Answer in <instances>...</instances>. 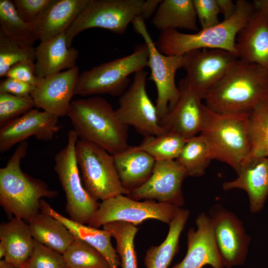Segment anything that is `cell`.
Returning a JSON list of instances; mask_svg holds the SVG:
<instances>
[{
  "instance_id": "6da1fadb",
  "label": "cell",
  "mask_w": 268,
  "mask_h": 268,
  "mask_svg": "<svg viewBox=\"0 0 268 268\" xmlns=\"http://www.w3.org/2000/svg\"><path fill=\"white\" fill-rule=\"evenodd\" d=\"M268 99V69L238 59L203 97L220 114H248Z\"/></svg>"
},
{
  "instance_id": "7a4b0ae2",
  "label": "cell",
  "mask_w": 268,
  "mask_h": 268,
  "mask_svg": "<svg viewBox=\"0 0 268 268\" xmlns=\"http://www.w3.org/2000/svg\"><path fill=\"white\" fill-rule=\"evenodd\" d=\"M28 147L26 141L19 143L5 166L0 169V205L7 214L27 223L41 212V200L54 199L59 194L44 181L21 170V162Z\"/></svg>"
},
{
  "instance_id": "3957f363",
  "label": "cell",
  "mask_w": 268,
  "mask_h": 268,
  "mask_svg": "<svg viewBox=\"0 0 268 268\" xmlns=\"http://www.w3.org/2000/svg\"><path fill=\"white\" fill-rule=\"evenodd\" d=\"M67 116L79 139L96 144L113 155L129 146L128 126L119 120L115 110L103 97L72 100Z\"/></svg>"
},
{
  "instance_id": "277c9868",
  "label": "cell",
  "mask_w": 268,
  "mask_h": 268,
  "mask_svg": "<svg viewBox=\"0 0 268 268\" xmlns=\"http://www.w3.org/2000/svg\"><path fill=\"white\" fill-rule=\"evenodd\" d=\"M236 3L233 15L215 26L194 34L181 33L177 29L161 31L155 43L156 48L166 56H182L190 51L201 49H222L237 56V34L250 18L255 8L253 2L246 0H237Z\"/></svg>"
},
{
  "instance_id": "5b68a950",
  "label": "cell",
  "mask_w": 268,
  "mask_h": 268,
  "mask_svg": "<svg viewBox=\"0 0 268 268\" xmlns=\"http://www.w3.org/2000/svg\"><path fill=\"white\" fill-rule=\"evenodd\" d=\"M249 114L218 113L203 105V120L199 134L207 142L213 159L226 163L237 174L250 154Z\"/></svg>"
},
{
  "instance_id": "8992f818",
  "label": "cell",
  "mask_w": 268,
  "mask_h": 268,
  "mask_svg": "<svg viewBox=\"0 0 268 268\" xmlns=\"http://www.w3.org/2000/svg\"><path fill=\"white\" fill-rule=\"evenodd\" d=\"M149 52L145 42L130 55L94 67L79 74L74 95L108 94L120 96L127 89L132 73L148 67Z\"/></svg>"
},
{
  "instance_id": "52a82bcc",
  "label": "cell",
  "mask_w": 268,
  "mask_h": 268,
  "mask_svg": "<svg viewBox=\"0 0 268 268\" xmlns=\"http://www.w3.org/2000/svg\"><path fill=\"white\" fill-rule=\"evenodd\" d=\"M75 156L83 186L96 200L103 201L130 194L121 182L113 155L103 148L78 139Z\"/></svg>"
},
{
  "instance_id": "ba28073f",
  "label": "cell",
  "mask_w": 268,
  "mask_h": 268,
  "mask_svg": "<svg viewBox=\"0 0 268 268\" xmlns=\"http://www.w3.org/2000/svg\"><path fill=\"white\" fill-rule=\"evenodd\" d=\"M78 135L74 130L67 133V143L55 156L54 170L65 192V211L69 218L86 224L99 207L100 203L84 188L75 156Z\"/></svg>"
},
{
  "instance_id": "9c48e42d",
  "label": "cell",
  "mask_w": 268,
  "mask_h": 268,
  "mask_svg": "<svg viewBox=\"0 0 268 268\" xmlns=\"http://www.w3.org/2000/svg\"><path fill=\"white\" fill-rule=\"evenodd\" d=\"M144 0H90L65 32L68 48L83 31L101 28L123 35L136 17L141 16Z\"/></svg>"
},
{
  "instance_id": "30bf717a",
  "label": "cell",
  "mask_w": 268,
  "mask_h": 268,
  "mask_svg": "<svg viewBox=\"0 0 268 268\" xmlns=\"http://www.w3.org/2000/svg\"><path fill=\"white\" fill-rule=\"evenodd\" d=\"M132 23L134 31L143 37L148 49V67L151 69L149 79L153 81L156 87L155 105L160 120L174 107L179 99L180 92L175 83V74L179 68L183 67V56H166L161 53L142 17H136Z\"/></svg>"
},
{
  "instance_id": "8fae6325",
  "label": "cell",
  "mask_w": 268,
  "mask_h": 268,
  "mask_svg": "<svg viewBox=\"0 0 268 268\" xmlns=\"http://www.w3.org/2000/svg\"><path fill=\"white\" fill-rule=\"evenodd\" d=\"M181 208L154 200L140 201L120 195L102 201L87 225L99 228L111 222L123 221L136 225L147 219L169 224Z\"/></svg>"
},
{
  "instance_id": "7c38bea8",
  "label": "cell",
  "mask_w": 268,
  "mask_h": 268,
  "mask_svg": "<svg viewBox=\"0 0 268 268\" xmlns=\"http://www.w3.org/2000/svg\"><path fill=\"white\" fill-rule=\"evenodd\" d=\"M147 76V72L144 69L134 73L132 82L120 96L119 106L115 110L122 123L132 126L143 137L158 135L169 131L159 124L155 105L146 91Z\"/></svg>"
},
{
  "instance_id": "4fadbf2b",
  "label": "cell",
  "mask_w": 268,
  "mask_h": 268,
  "mask_svg": "<svg viewBox=\"0 0 268 268\" xmlns=\"http://www.w3.org/2000/svg\"><path fill=\"white\" fill-rule=\"evenodd\" d=\"M216 246L224 267L243 265L251 242L243 222L232 212L220 203L208 210Z\"/></svg>"
},
{
  "instance_id": "5bb4252c",
  "label": "cell",
  "mask_w": 268,
  "mask_h": 268,
  "mask_svg": "<svg viewBox=\"0 0 268 268\" xmlns=\"http://www.w3.org/2000/svg\"><path fill=\"white\" fill-rule=\"evenodd\" d=\"M183 56L187 72L185 78L202 100L238 59L235 54L219 49H196Z\"/></svg>"
},
{
  "instance_id": "9a60e30c",
  "label": "cell",
  "mask_w": 268,
  "mask_h": 268,
  "mask_svg": "<svg viewBox=\"0 0 268 268\" xmlns=\"http://www.w3.org/2000/svg\"><path fill=\"white\" fill-rule=\"evenodd\" d=\"M187 177L176 160L156 161L149 179L127 196L135 201L154 200L181 207L185 203L182 186Z\"/></svg>"
},
{
  "instance_id": "2e32d148",
  "label": "cell",
  "mask_w": 268,
  "mask_h": 268,
  "mask_svg": "<svg viewBox=\"0 0 268 268\" xmlns=\"http://www.w3.org/2000/svg\"><path fill=\"white\" fill-rule=\"evenodd\" d=\"M60 128L59 117L45 111L32 109L0 128V152L7 151L32 136L40 140H50Z\"/></svg>"
},
{
  "instance_id": "e0dca14e",
  "label": "cell",
  "mask_w": 268,
  "mask_h": 268,
  "mask_svg": "<svg viewBox=\"0 0 268 268\" xmlns=\"http://www.w3.org/2000/svg\"><path fill=\"white\" fill-rule=\"evenodd\" d=\"M79 74L75 66L42 79L31 94L35 107L59 118L67 115Z\"/></svg>"
},
{
  "instance_id": "ac0fdd59",
  "label": "cell",
  "mask_w": 268,
  "mask_h": 268,
  "mask_svg": "<svg viewBox=\"0 0 268 268\" xmlns=\"http://www.w3.org/2000/svg\"><path fill=\"white\" fill-rule=\"evenodd\" d=\"M178 87L180 95L175 106L159 120V124L188 139L201 132L203 104L185 78L179 81Z\"/></svg>"
},
{
  "instance_id": "d6986e66",
  "label": "cell",
  "mask_w": 268,
  "mask_h": 268,
  "mask_svg": "<svg viewBox=\"0 0 268 268\" xmlns=\"http://www.w3.org/2000/svg\"><path fill=\"white\" fill-rule=\"evenodd\" d=\"M197 229L187 232V252L183 260L172 268H224L216 245L213 228L208 214L202 212L196 219Z\"/></svg>"
},
{
  "instance_id": "ffe728a7",
  "label": "cell",
  "mask_w": 268,
  "mask_h": 268,
  "mask_svg": "<svg viewBox=\"0 0 268 268\" xmlns=\"http://www.w3.org/2000/svg\"><path fill=\"white\" fill-rule=\"evenodd\" d=\"M237 174L234 180L222 184L223 189L244 190L248 196L250 211L260 212L268 198V157L249 156Z\"/></svg>"
},
{
  "instance_id": "44dd1931",
  "label": "cell",
  "mask_w": 268,
  "mask_h": 268,
  "mask_svg": "<svg viewBox=\"0 0 268 268\" xmlns=\"http://www.w3.org/2000/svg\"><path fill=\"white\" fill-rule=\"evenodd\" d=\"M238 58L268 69V21L255 9L235 40Z\"/></svg>"
},
{
  "instance_id": "7402d4cb",
  "label": "cell",
  "mask_w": 268,
  "mask_h": 268,
  "mask_svg": "<svg viewBox=\"0 0 268 268\" xmlns=\"http://www.w3.org/2000/svg\"><path fill=\"white\" fill-rule=\"evenodd\" d=\"M90 0H51L33 23L38 40L46 41L67 30Z\"/></svg>"
},
{
  "instance_id": "603a6c76",
  "label": "cell",
  "mask_w": 268,
  "mask_h": 268,
  "mask_svg": "<svg viewBox=\"0 0 268 268\" xmlns=\"http://www.w3.org/2000/svg\"><path fill=\"white\" fill-rule=\"evenodd\" d=\"M78 50L68 48L65 33L49 40L41 41L35 48V69L36 75L43 79L75 66Z\"/></svg>"
},
{
  "instance_id": "cb8c5ba5",
  "label": "cell",
  "mask_w": 268,
  "mask_h": 268,
  "mask_svg": "<svg viewBox=\"0 0 268 268\" xmlns=\"http://www.w3.org/2000/svg\"><path fill=\"white\" fill-rule=\"evenodd\" d=\"M121 182L131 192L144 184L150 177L155 160L136 146H130L113 155Z\"/></svg>"
},
{
  "instance_id": "d4e9b609",
  "label": "cell",
  "mask_w": 268,
  "mask_h": 268,
  "mask_svg": "<svg viewBox=\"0 0 268 268\" xmlns=\"http://www.w3.org/2000/svg\"><path fill=\"white\" fill-rule=\"evenodd\" d=\"M0 241L6 245L4 261L14 268L25 267L34 247V239L28 223L14 217L7 222H1Z\"/></svg>"
},
{
  "instance_id": "484cf974",
  "label": "cell",
  "mask_w": 268,
  "mask_h": 268,
  "mask_svg": "<svg viewBox=\"0 0 268 268\" xmlns=\"http://www.w3.org/2000/svg\"><path fill=\"white\" fill-rule=\"evenodd\" d=\"M40 210L59 220L75 237L100 252L107 261L109 268H121L120 257L111 244L112 237L108 231L74 222L56 211L44 199L41 201Z\"/></svg>"
},
{
  "instance_id": "4316f807",
  "label": "cell",
  "mask_w": 268,
  "mask_h": 268,
  "mask_svg": "<svg viewBox=\"0 0 268 268\" xmlns=\"http://www.w3.org/2000/svg\"><path fill=\"white\" fill-rule=\"evenodd\" d=\"M197 16L193 0H161L151 20L161 31L185 29L198 31Z\"/></svg>"
},
{
  "instance_id": "83f0119b",
  "label": "cell",
  "mask_w": 268,
  "mask_h": 268,
  "mask_svg": "<svg viewBox=\"0 0 268 268\" xmlns=\"http://www.w3.org/2000/svg\"><path fill=\"white\" fill-rule=\"evenodd\" d=\"M27 223L34 240L62 254L75 237L59 220L41 211Z\"/></svg>"
},
{
  "instance_id": "f1b7e54d",
  "label": "cell",
  "mask_w": 268,
  "mask_h": 268,
  "mask_svg": "<svg viewBox=\"0 0 268 268\" xmlns=\"http://www.w3.org/2000/svg\"><path fill=\"white\" fill-rule=\"evenodd\" d=\"M190 211L181 208L169 223L164 241L159 246H152L146 252L144 263L146 268H168L179 248V239L190 216Z\"/></svg>"
},
{
  "instance_id": "f546056e",
  "label": "cell",
  "mask_w": 268,
  "mask_h": 268,
  "mask_svg": "<svg viewBox=\"0 0 268 268\" xmlns=\"http://www.w3.org/2000/svg\"><path fill=\"white\" fill-rule=\"evenodd\" d=\"M0 32L22 48L32 50L37 38L33 24L24 21L13 2L0 0Z\"/></svg>"
},
{
  "instance_id": "4dcf8cb0",
  "label": "cell",
  "mask_w": 268,
  "mask_h": 268,
  "mask_svg": "<svg viewBox=\"0 0 268 268\" xmlns=\"http://www.w3.org/2000/svg\"><path fill=\"white\" fill-rule=\"evenodd\" d=\"M213 156L205 139L200 134L189 138L175 160L188 176L199 177L205 174Z\"/></svg>"
},
{
  "instance_id": "1f68e13d",
  "label": "cell",
  "mask_w": 268,
  "mask_h": 268,
  "mask_svg": "<svg viewBox=\"0 0 268 268\" xmlns=\"http://www.w3.org/2000/svg\"><path fill=\"white\" fill-rule=\"evenodd\" d=\"M249 156L268 157V99L257 106L248 116Z\"/></svg>"
},
{
  "instance_id": "d6a6232c",
  "label": "cell",
  "mask_w": 268,
  "mask_h": 268,
  "mask_svg": "<svg viewBox=\"0 0 268 268\" xmlns=\"http://www.w3.org/2000/svg\"><path fill=\"white\" fill-rule=\"evenodd\" d=\"M116 240V250L121 261V268H137L134 245L138 228L134 224L123 221H115L103 226Z\"/></svg>"
},
{
  "instance_id": "836d02e7",
  "label": "cell",
  "mask_w": 268,
  "mask_h": 268,
  "mask_svg": "<svg viewBox=\"0 0 268 268\" xmlns=\"http://www.w3.org/2000/svg\"><path fill=\"white\" fill-rule=\"evenodd\" d=\"M187 139L171 131L158 135L144 136L137 145L155 161L175 160L180 155Z\"/></svg>"
},
{
  "instance_id": "e575fe53",
  "label": "cell",
  "mask_w": 268,
  "mask_h": 268,
  "mask_svg": "<svg viewBox=\"0 0 268 268\" xmlns=\"http://www.w3.org/2000/svg\"><path fill=\"white\" fill-rule=\"evenodd\" d=\"M63 255L66 268H109L100 252L76 237Z\"/></svg>"
},
{
  "instance_id": "d590c367",
  "label": "cell",
  "mask_w": 268,
  "mask_h": 268,
  "mask_svg": "<svg viewBox=\"0 0 268 268\" xmlns=\"http://www.w3.org/2000/svg\"><path fill=\"white\" fill-rule=\"evenodd\" d=\"M35 61V48L28 50L22 48L10 38L0 32V76L14 65L26 60Z\"/></svg>"
},
{
  "instance_id": "8d00e7d4",
  "label": "cell",
  "mask_w": 268,
  "mask_h": 268,
  "mask_svg": "<svg viewBox=\"0 0 268 268\" xmlns=\"http://www.w3.org/2000/svg\"><path fill=\"white\" fill-rule=\"evenodd\" d=\"M35 107L31 95L25 97L0 93V126L25 114Z\"/></svg>"
},
{
  "instance_id": "74e56055",
  "label": "cell",
  "mask_w": 268,
  "mask_h": 268,
  "mask_svg": "<svg viewBox=\"0 0 268 268\" xmlns=\"http://www.w3.org/2000/svg\"><path fill=\"white\" fill-rule=\"evenodd\" d=\"M26 268H66L62 254L34 240L32 253Z\"/></svg>"
},
{
  "instance_id": "f35d334b",
  "label": "cell",
  "mask_w": 268,
  "mask_h": 268,
  "mask_svg": "<svg viewBox=\"0 0 268 268\" xmlns=\"http://www.w3.org/2000/svg\"><path fill=\"white\" fill-rule=\"evenodd\" d=\"M201 29L218 25L219 10L216 0H193Z\"/></svg>"
},
{
  "instance_id": "ab89813d",
  "label": "cell",
  "mask_w": 268,
  "mask_h": 268,
  "mask_svg": "<svg viewBox=\"0 0 268 268\" xmlns=\"http://www.w3.org/2000/svg\"><path fill=\"white\" fill-rule=\"evenodd\" d=\"M5 77L15 79L35 86H37L42 79L36 75L35 61L32 60L14 65L9 68Z\"/></svg>"
},
{
  "instance_id": "60d3db41",
  "label": "cell",
  "mask_w": 268,
  "mask_h": 268,
  "mask_svg": "<svg viewBox=\"0 0 268 268\" xmlns=\"http://www.w3.org/2000/svg\"><path fill=\"white\" fill-rule=\"evenodd\" d=\"M51 0H14L13 2L21 18L33 24Z\"/></svg>"
},
{
  "instance_id": "b9f144b4",
  "label": "cell",
  "mask_w": 268,
  "mask_h": 268,
  "mask_svg": "<svg viewBox=\"0 0 268 268\" xmlns=\"http://www.w3.org/2000/svg\"><path fill=\"white\" fill-rule=\"evenodd\" d=\"M36 86L24 82L6 77L0 84V93H8L17 96L31 95Z\"/></svg>"
},
{
  "instance_id": "7bdbcfd3",
  "label": "cell",
  "mask_w": 268,
  "mask_h": 268,
  "mask_svg": "<svg viewBox=\"0 0 268 268\" xmlns=\"http://www.w3.org/2000/svg\"><path fill=\"white\" fill-rule=\"evenodd\" d=\"M219 12L224 16V19L231 17L236 9V2L232 0H216Z\"/></svg>"
},
{
  "instance_id": "ee69618b",
  "label": "cell",
  "mask_w": 268,
  "mask_h": 268,
  "mask_svg": "<svg viewBox=\"0 0 268 268\" xmlns=\"http://www.w3.org/2000/svg\"><path fill=\"white\" fill-rule=\"evenodd\" d=\"M161 0H148L145 1L142 10L141 16L144 20L154 14Z\"/></svg>"
},
{
  "instance_id": "f6af8a7d",
  "label": "cell",
  "mask_w": 268,
  "mask_h": 268,
  "mask_svg": "<svg viewBox=\"0 0 268 268\" xmlns=\"http://www.w3.org/2000/svg\"><path fill=\"white\" fill-rule=\"evenodd\" d=\"M253 3L255 8L260 11L268 21V0H255Z\"/></svg>"
},
{
  "instance_id": "bcb514c9",
  "label": "cell",
  "mask_w": 268,
  "mask_h": 268,
  "mask_svg": "<svg viewBox=\"0 0 268 268\" xmlns=\"http://www.w3.org/2000/svg\"><path fill=\"white\" fill-rule=\"evenodd\" d=\"M6 252V248L5 243L0 241V259L4 258Z\"/></svg>"
},
{
  "instance_id": "7dc6e473",
  "label": "cell",
  "mask_w": 268,
  "mask_h": 268,
  "mask_svg": "<svg viewBox=\"0 0 268 268\" xmlns=\"http://www.w3.org/2000/svg\"><path fill=\"white\" fill-rule=\"evenodd\" d=\"M0 268H16L8 265L4 259L0 261ZM23 268H26V266Z\"/></svg>"
}]
</instances>
